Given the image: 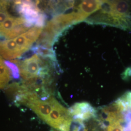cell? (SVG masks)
Returning a JSON list of instances; mask_svg holds the SVG:
<instances>
[{"mask_svg": "<svg viewBox=\"0 0 131 131\" xmlns=\"http://www.w3.org/2000/svg\"><path fill=\"white\" fill-rule=\"evenodd\" d=\"M85 21L131 31V1H102L99 9Z\"/></svg>", "mask_w": 131, "mask_h": 131, "instance_id": "cell-1", "label": "cell"}, {"mask_svg": "<svg viewBox=\"0 0 131 131\" xmlns=\"http://www.w3.org/2000/svg\"><path fill=\"white\" fill-rule=\"evenodd\" d=\"M72 121L69 110L56 100L45 122L56 130L70 131Z\"/></svg>", "mask_w": 131, "mask_h": 131, "instance_id": "cell-2", "label": "cell"}, {"mask_svg": "<svg viewBox=\"0 0 131 131\" xmlns=\"http://www.w3.org/2000/svg\"><path fill=\"white\" fill-rule=\"evenodd\" d=\"M17 64L19 72V75L24 81L38 77V73L42 64V60L37 54L24 61H14Z\"/></svg>", "mask_w": 131, "mask_h": 131, "instance_id": "cell-3", "label": "cell"}, {"mask_svg": "<svg viewBox=\"0 0 131 131\" xmlns=\"http://www.w3.org/2000/svg\"><path fill=\"white\" fill-rule=\"evenodd\" d=\"M68 110L73 120L79 123L96 117V109L88 102L77 103Z\"/></svg>", "mask_w": 131, "mask_h": 131, "instance_id": "cell-4", "label": "cell"}, {"mask_svg": "<svg viewBox=\"0 0 131 131\" xmlns=\"http://www.w3.org/2000/svg\"><path fill=\"white\" fill-rule=\"evenodd\" d=\"M56 101V99L52 96L46 100L39 99L28 104L27 106L32 109L44 122H46L52 111Z\"/></svg>", "mask_w": 131, "mask_h": 131, "instance_id": "cell-5", "label": "cell"}, {"mask_svg": "<svg viewBox=\"0 0 131 131\" xmlns=\"http://www.w3.org/2000/svg\"><path fill=\"white\" fill-rule=\"evenodd\" d=\"M23 53L14 39L0 40V54L5 59H15L20 57Z\"/></svg>", "mask_w": 131, "mask_h": 131, "instance_id": "cell-6", "label": "cell"}, {"mask_svg": "<svg viewBox=\"0 0 131 131\" xmlns=\"http://www.w3.org/2000/svg\"><path fill=\"white\" fill-rule=\"evenodd\" d=\"M122 113L131 109V91H127L115 101Z\"/></svg>", "mask_w": 131, "mask_h": 131, "instance_id": "cell-7", "label": "cell"}, {"mask_svg": "<svg viewBox=\"0 0 131 131\" xmlns=\"http://www.w3.org/2000/svg\"><path fill=\"white\" fill-rule=\"evenodd\" d=\"M43 28L37 26H34V27L28 30L25 33L22 34L24 38L32 45L33 43L37 41L38 38L42 33Z\"/></svg>", "mask_w": 131, "mask_h": 131, "instance_id": "cell-8", "label": "cell"}, {"mask_svg": "<svg viewBox=\"0 0 131 131\" xmlns=\"http://www.w3.org/2000/svg\"><path fill=\"white\" fill-rule=\"evenodd\" d=\"M14 40L23 53L29 50L32 46V44L28 42L22 35L15 38Z\"/></svg>", "mask_w": 131, "mask_h": 131, "instance_id": "cell-9", "label": "cell"}, {"mask_svg": "<svg viewBox=\"0 0 131 131\" xmlns=\"http://www.w3.org/2000/svg\"><path fill=\"white\" fill-rule=\"evenodd\" d=\"M0 76L9 82L10 79V70L4 63L0 65Z\"/></svg>", "mask_w": 131, "mask_h": 131, "instance_id": "cell-10", "label": "cell"}, {"mask_svg": "<svg viewBox=\"0 0 131 131\" xmlns=\"http://www.w3.org/2000/svg\"><path fill=\"white\" fill-rule=\"evenodd\" d=\"M5 63L6 64V66L7 67H9L10 69L14 78H18L19 75V70L18 66L14 64V63L10 62L9 61H5Z\"/></svg>", "mask_w": 131, "mask_h": 131, "instance_id": "cell-11", "label": "cell"}, {"mask_svg": "<svg viewBox=\"0 0 131 131\" xmlns=\"http://www.w3.org/2000/svg\"><path fill=\"white\" fill-rule=\"evenodd\" d=\"M107 131H123V128L119 122H113L108 124Z\"/></svg>", "mask_w": 131, "mask_h": 131, "instance_id": "cell-12", "label": "cell"}, {"mask_svg": "<svg viewBox=\"0 0 131 131\" xmlns=\"http://www.w3.org/2000/svg\"><path fill=\"white\" fill-rule=\"evenodd\" d=\"M3 60L2 59V58L0 56V65L2 64H3Z\"/></svg>", "mask_w": 131, "mask_h": 131, "instance_id": "cell-13", "label": "cell"}]
</instances>
